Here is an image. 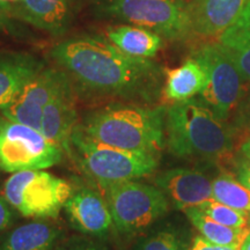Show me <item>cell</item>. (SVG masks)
I'll return each instance as SVG.
<instances>
[{
	"mask_svg": "<svg viewBox=\"0 0 250 250\" xmlns=\"http://www.w3.org/2000/svg\"><path fill=\"white\" fill-rule=\"evenodd\" d=\"M49 56L83 98L140 104L153 102L160 93V67L149 58L124 54L107 37H68L52 46Z\"/></svg>",
	"mask_w": 250,
	"mask_h": 250,
	"instance_id": "obj_1",
	"label": "cell"
},
{
	"mask_svg": "<svg viewBox=\"0 0 250 250\" xmlns=\"http://www.w3.org/2000/svg\"><path fill=\"white\" fill-rule=\"evenodd\" d=\"M166 109L115 102L87 111L78 126L100 143L158 156L166 142Z\"/></svg>",
	"mask_w": 250,
	"mask_h": 250,
	"instance_id": "obj_2",
	"label": "cell"
},
{
	"mask_svg": "<svg viewBox=\"0 0 250 250\" xmlns=\"http://www.w3.org/2000/svg\"><path fill=\"white\" fill-rule=\"evenodd\" d=\"M165 131L168 148L179 158L224 161L235 147L232 125L218 120L199 100L175 102L166 109Z\"/></svg>",
	"mask_w": 250,
	"mask_h": 250,
	"instance_id": "obj_3",
	"label": "cell"
},
{
	"mask_svg": "<svg viewBox=\"0 0 250 250\" xmlns=\"http://www.w3.org/2000/svg\"><path fill=\"white\" fill-rule=\"evenodd\" d=\"M68 155L96 184L139 180L152 175L159 166L158 156L100 143L78 125L71 136Z\"/></svg>",
	"mask_w": 250,
	"mask_h": 250,
	"instance_id": "obj_4",
	"label": "cell"
},
{
	"mask_svg": "<svg viewBox=\"0 0 250 250\" xmlns=\"http://www.w3.org/2000/svg\"><path fill=\"white\" fill-rule=\"evenodd\" d=\"M101 20L147 28L161 37L183 40L192 31L188 4L183 0H86Z\"/></svg>",
	"mask_w": 250,
	"mask_h": 250,
	"instance_id": "obj_5",
	"label": "cell"
},
{
	"mask_svg": "<svg viewBox=\"0 0 250 250\" xmlns=\"http://www.w3.org/2000/svg\"><path fill=\"white\" fill-rule=\"evenodd\" d=\"M98 187L108 203L115 229L122 235L143 233L169 211V201L156 186L130 180Z\"/></svg>",
	"mask_w": 250,
	"mask_h": 250,
	"instance_id": "obj_6",
	"label": "cell"
},
{
	"mask_svg": "<svg viewBox=\"0 0 250 250\" xmlns=\"http://www.w3.org/2000/svg\"><path fill=\"white\" fill-rule=\"evenodd\" d=\"M73 191L71 183L43 169L13 173L2 195L19 214L34 220L56 219Z\"/></svg>",
	"mask_w": 250,
	"mask_h": 250,
	"instance_id": "obj_7",
	"label": "cell"
},
{
	"mask_svg": "<svg viewBox=\"0 0 250 250\" xmlns=\"http://www.w3.org/2000/svg\"><path fill=\"white\" fill-rule=\"evenodd\" d=\"M64 151L40 130L0 114V170L46 169L62 161Z\"/></svg>",
	"mask_w": 250,
	"mask_h": 250,
	"instance_id": "obj_8",
	"label": "cell"
},
{
	"mask_svg": "<svg viewBox=\"0 0 250 250\" xmlns=\"http://www.w3.org/2000/svg\"><path fill=\"white\" fill-rule=\"evenodd\" d=\"M193 58L201 62L208 73V83L199 94V101L218 120L227 122L245 95L246 81L221 43L203 45Z\"/></svg>",
	"mask_w": 250,
	"mask_h": 250,
	"instance_id": "obj_9",
	"label": "cell"
},
{
	"mask_svg": "<svg viewBox=\"0 0 250 250\" xmlns=\"http://www.w3.org/2000/svg\"><path fill=\"white\" fill-rule=\"evenodd\" d=\"M67 79V74L59 67H45L24 86L11 104L0 110V114L41 131L43 110Z\"/></svg>",
	"mask_w": 250,
	"mask_h": 250,
	"instance_id": "obj_10",
	"label": "cell"
},
{
	"mask_svg": "<svg viewBox=\"0 0 250 250\" xmlns=\"http://www.w3.org/2000/svg\"><path fill=\"white\" fill-rule=\"evenodd\" d=\"M71 227L94 237H107L114 221L104 196L88 187L73 189L64 205Z\"/></svg>",
	"mask_w": 250,
	"mask_h": 250,
	"instance_id": "obj_11",
	"label": "cell"
},
{
	"mask_svg": "<svg viewBox=\"0 0 250 250\" xmlns=\"http://www.w3.org/2000/svg\"><path fill=\"white\" fill-rule=\"evenodd\" d=\"M9 8L20 22L54 37L65 35L74 19L73 0H19Z\"/></svg>",
	"mask_w": 250,
	"mask_h": 250,
	"instance_id": "obj_12",
	"label": "cell"
},
{
	"mask_svg": "<svg viewBox=\"0 0 250 250\" xmlns=\"http://www.w3.org/2000/svg\"><path fill=\"white\" fill-rule=\"evenodd\" d=\"M154 184L179 210L199 206L212 199V181L202 171L175 168L156 175Z\"/></svg>",
	"mask_w": 250,
	"mask_h": 250,
	"instance_id": "obj_13",
	"label": "cell"
},
{
	"mask_svg": "<svg viewBox=\"0 0 250 250\" xmlns=\"http://www.w3.org/2000/svg\"><path fill=\"white\" fill-rule=\"evenodd\" d=\"M77 92L68 78L43 110L41 132L64 153H70V140L79 123Z\"/></svg>",
	"mask_w": 250,
	"mask_h": 250,
	"instance_id": "obj_14",
	"label": "cell"
},
{
	"mask_svg": "<svg viewBox=\"0 0 250 250\" xmlns=\"http://www.w3.org/2000/svg\"><path fill=\"white\" fill-rule=\"evenodd\" d=\"M45 67L44 61L30 52L0 50V110Z\"/></svg>",
	"mask_w": 250,
	"mask_h": 250,
	"instance_id": "obj_15",
	"label": "cell"
},
{
	"mask_svg": "<svg viewBox=\"0 0 250 250\" xmlns=\"http://www.w3.org/2000/svg\"><path fill=\"white\" fill-rule=\"evenodd\" d=\"M250 0H191L188 4L193 33L220 36L240 17Z\"/></svg>",
	"mask_w": 250,
	"mask_h": 250,
	"instance_id": "obj_16",
	"label": "cell"
},
{
	"mask_svg": "<svg viewBox=\"0 0 250 250\" xmlns=\"http://www.w3.org/2000/svg\"><path fill=\"white\" fill-rule=\"evenodd\" d=\"M62 236V228L46 220L20 225L0 241V250H54Z\"/></svg>",
	"mask_w": 250,
	"mask_h": 250,
	"instance_id": "obj_17",
	"label": "cell"
},
{
	"mask_svg": "<svg viewBox=\"0 0 250 250\" xmlns=\"http://www.w3.org/2000/svg\"><path fill=\"white\" fill-rule=\"evenodd\" d=\"M105 37L121 51L132 57L151 59L162 46V37L159 34L134 24L109 27Z\"/></svg>",
	"mask_w": 250,
	"mask_h": 250,
	"instance_id": "obj_18",
	"label": "cell"
},
{
	"mask_svg": "<svg viewBox=\"0 0 250 250\" xmlns=\"http://www.w3.org/2000/svg\"><path fill=\"white\" fill-rule=\"evenodd\" d=\"M208 83L205 67L196 58H190L182 65L167 71L164 94L168 101L182 102L199 95Z\"/></svg>",
	"mask_w": 250,
	"mask_h": 250,
	"instance_id": "obj_19",
	"label": "cell"
},
{
	"mask_svg": "<svg viewBox=\"0 0 250 250\" xmlns=\"http://www.w3.org/2000/svg\"><path fill=\"white\" fill-rule=\"evenodd\" d=\"M184 213L199 234L208 241L215 245L241 247L243 240L246 239L250 230L247 227H229L218 223L197 206L186 208Z\"/></svg>",
	"mask_w": 250,
	"mask_h": 250,
	"instance_id": "obj_20",
	"label": "cell"
},
{
	"mask_svg": "<svg viewBox=\"0 0 250 250\" xmlns=\"http://www.w3.org/2000/svg\"><path fill=\"white\" fill-rule=\"evenodd\" d=\"M212 198L250 213V190L232 175L221 174L212 181Z\"/></svg>",
	"mask_w": 250,
	"mask_h": 250,
	"instance_id": "obj_21",
	"label": "cell"
},
{
	"mask_svg": "<svg viewBox=\"0 0 250 250\" xmlns=\"http://www.w3.org/2000/svg\"><path fill=\"white\" fill-rule=\"evenodd\" d=\"M191 245L176 228H164L143 236L132 250H190Z\"/></svg>",
	"mask_w": 250,
	"mask_h": 250,
	"instance_id": "obj_22",
	"label": "cell"
},
{
	"mask_svg": "<svg viewBox=\"0 0 250 250\" xmlns=\"http://www.w3.org/2000/svg\"><path fill=\"white\" fill-rule=\"evenodd\" d=\"M201 210L208 215V217L213 219V220L218 221V223L226 225L229 227H236V228H243L247 227L249 223L248 213L245 212L235 210V208H230L226 204L215 201V199H208L201 204L199 206Z\"/></svg>",
	"mask_w": 250,
	"mask_h": 250,
	"instance_id": "obj_23",
	"label": "cell"
},
{
	"mask_svg": "<svg viewBox=\"0 0 250 250\" xmlns=\"http://www.w3.org/2000/svg\"><path fill=\"white\" fill-rule=\"evenodd\" d=\"M219 43L225 46L250 44V2L235 22L219 36Z\"/></svg>",
	"mask_w": 250,
	"mask_h": 250,
	"instance_id": "obj_24",
	"label": "cell"
},
{
	"mask_svg": "<svg viewBox=\"0 0 250 250\" xmlns=\"http://www.w3.org/2000/svg\"><path fill=\"white\" fill-rule=\"evenodd\" d=\"M0 34L18 40H27L29 36V31L24 28L23 23L13 17L9 4L4 2H0Z\"/></svg>",
	"mask_w": 250,
	"mask_h": 250,
	"instance_id": "obj_25",
	"label": "cell"
},
{
	"mask_svg": "<svg viewBox=\"0 0 250 250\" xmlns=\"http://www.w3.org/2000/svg\"><path fill=\"white\" fill-rule=\"evenodd\" d=\"M232 127L235 131V134L241 132L243 140L250 136V87L243 95L239 107L234 112V120Z\"/></svg>",
	"mask_w": 250,
	"mask_h": 250,
	"instance_id": "obj_26",
	"label": "cell"
},
{
	"mask_svg": "<svg viewBox=\"0 0 250 250\" xmlns=\"http://www.w3.org/2000/svg\"><path fill=\"white\" fill-rule=\"evenodd\" d=\"M225 46V45H224ZM243 80L250 83V44L225 46Z\"/></svg>",
	"mask_w": 250,
	"mask_h": 250,
	"instance_id": "obj_27",
	"label": "cell"
},
{
	"mask_svg": "<svg viewBox=\"0 0 250 250\" xmlns=\"http://www.w3.org/2000/svg\"><path fill=\"white\" fill-rule=\"evenodd\" d=\"M57 250H107V248L95 240L73 237L59 246Z\"/></svg>",
	"mask_w": 250,
	"mask_h": 250,
	"instance_id": "obj_28",
	"label": "cell"
},
{
	"mask_svg": "<svg viewBox=\"0 0 250 250\" xmlns=\"http://www.w3.org/2000/svg\"><path fill=\"white\" fill-rule=\"evenodd\" d=\"M15 212V208L9 204L4 195H0V235L14 223Z\"/></svg>",
	"mask_w": 250,
	"mask_h": 250,
	"instance_id": "obj_29",
	"label": "cell"
},
{
	"mask_svg": "<svg viewBox=\"0 0 250 250\" xmlns=\"http://www.w3.org/2000/svg\"><path fill=\"white\" fill-rule=\"evenodd\" d=\"M190 250H241L240 247L232 246H220L212 243L204 239L202 235L196 236L191 242V248Z\"/></svg>",
	"mask_w": 250,
	"mask_h": 250,
	"instance_id": "obj_30",
	"label": "cell"
},
{
	"mask_svg": "<svg viewBox=\"0 0 250 250\" xmlns=\"http://www.w3.org/2000/svg\"><path fill=\"white\" fill-rule=\"evenodd\" d=\"M236 179L250 190V160L243 158L237 159L235 165Z\"/></svg>",
	"mask_w": 250,
	"mask_h": 250,
	"instance_id": "obj_31",
	"label": "cell"
},
{
	"mask_svg": "<svg viewBox=\"0 0 250 250\" xmlns=\"http://www.w3.org/2000/svg\"><path fill=\"white\" fill-rule=\"evenodd\" d=\"M240 153H241V156H243V158L250 160V136L247 137L241 143V145H240Z\"/></svg>",
	"mask_w": 250,
	"mask_h": 250,
	"instance_id": "obj_32",
	"label": "cell"
},
{
	"mask_svg": "<svg viewBox=\"0 0 250 250\" xmlns=\"http://www.w3.org/2000/svg\"><path fill=\"white\" fill-rule=\"evenodd\" d=\"M241 250H250V230L248 233V235L246 236V239L243 240L241 247H240Z\"/></svg>",
	"mask_w": 250,
	"mask_h": 250,
	"instance_id": "obj_33",
	"label": "cell"
},
{
	"mask_svg": "<svg viewBox=\"0 0 250 250\" xmlns=\"http://www.w3.org/2000/svg\"><path fill=\"white\" fill-rule=\"evenodd\" d=\"M19 1V0H0V2H4V4H14V2Z\"/></svg>",
	"mask_w": 250,
	"mask_h": 250,
	"instance_id": "obj_34",
	"label": "cell"
},
{
	"mask_svg": "<svg viewBox=\"0 0 250 250\" xmlns=\"http://www.w3.org/2000/svg\"><path fill=\"white\" fill-rule=\"evenodd\" d=\"M249 224H250V215H249Z\"/></svg>",
	"mask_w": 250,
	"mask_h": 250,
	"instance_id": "obj_35",
	"label": "cell"
}]
</instances>
